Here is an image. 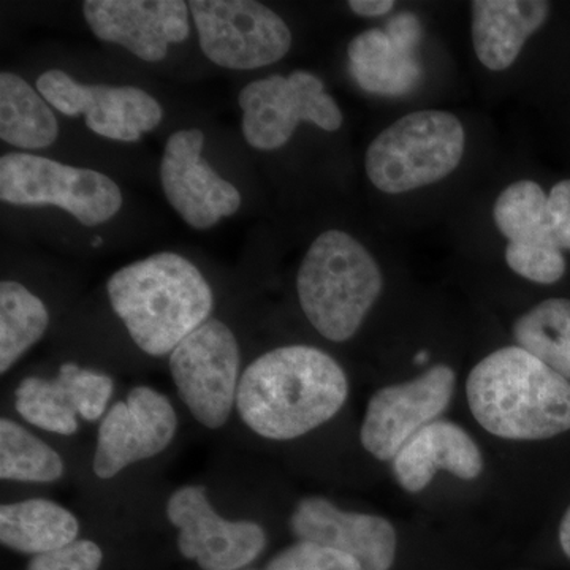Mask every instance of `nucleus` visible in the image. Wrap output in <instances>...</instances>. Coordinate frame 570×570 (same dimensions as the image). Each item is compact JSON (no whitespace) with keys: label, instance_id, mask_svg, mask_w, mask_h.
Segmentation results:
<instances>
[{"label":"nucleus","instance_id":"f257e3e1","mask_svg":"<svg viewBox=\"0 0 570 570\" xmlns=\"http://www.w3.org/2000/svg\"><path fill=\"white\" fill-rule=\"evenodd\" d=\"M347 396L346 371L332 355L294 344L265 352L247 365L236 412L257 436L292 441L336 417Z\"/></svg>","mask_w":570,"mask_h":570},{"label":"nucleus","instance_id":"f03ea898","mask_svg":"<svg viewBox=\"0 0 570 570\" xmlns=\"http://www.w3.org/2000/svg\"><path fill=\"white\" fill-rule=\"evenodd\" d=\"M108 299L135 346L159 358L212 318L214 294L183 255L157 253L122 266L107 283Z\"/></svg>","mask_w":570,"mask_h":570},{"label":"nucleus","instance_id":"7ed1b4c3","mask_svg":"<svg viewBox=\"0 0 570 570\" xmlns=\"http://www.w3.org/2000/svg\"><path fill=\"white\" fill-rule=\"evenodd\" d=\"M466 395L494 436L540 441L570 430V382L519 346L498 348L472 367Z\"/></svg>","mask_w":570,"mask_h":570},{"label":"nucleus","instance_id":"20e7f679","mask_svg":"<svg viewBox=\"0 0 570 570\" xmlns=\"http://www.w3.org/2000/svg\"><path fill=\"white\" fill-rule=\"evenodd\" d=\"M381 268L354 236L326 230L306 250L296 275L299 306L332 343L355 336L382 292Z\"/></svg>","mask_w":570,"mask_h":570},{"label":"nucleus","instance_id":"39448f33","mask_svg":"<svg viewBox=\"0 0 570 570\" xmlns=\"http://www.w3.org/2000/svg\"><path fill=\"white\" fill-rule=\"evenodd\" d=\"M466 134L448 111L403 116L379 134L367 148V178L385 194H404L442 181L463 159Z\"/></svg>","mask_w":570,"mask_h":570},{"label":"nucleus","instance_id":"423d86ee","mask_svg":"<svg viewBox=\"0 0 570 570\" xmlns=\"http://www.w3.org/2000/svg\"><path fill=\"white\" fill-rule=\"evenodd\" d=\"M0 198L14 206H56L85 227L108 223L124 204L110 176L29 153L0 159Z\"/></svg>","mask_w":570,"mask_h":570},{"label":"nucleus","instance_id":"0eeeda50","mask_svg":"<svg viewBox=\"0 0 570 570\" xmlns=\"http://www.w3.org/2000/svg\"><path fill=\"white\" fill-rule=\"evenodd\" d=\"M168 370L179 400L200 425H227L242 381V351L230 326L209 318L168 355Z\"/></svg>","mask_w":570,"mask_h":570},{"label":"nucleus","instance_id":"6e6552de","mask_svg":"<svg viewBox=\"0 0 570 570\" xmlns=\"http://www.w3.org/2000/svg\"><path fill=\"white\" fill-rule=\"evenodd\" d=\"M238 105L245 140L258 151L283 148L302 122L326 132H336L344 122L343 111L325 91L324 81L305 70L249 82L239 92Z\"/></svg>","mask_w":570,"mask_h":570},{"label":"nucleus","instance_id":"1a4fd4ad","mask_svg":"<svg viewBox=\"0 0 570 570\" xmlns=\"http://www.w3.org/2000/svg\"><path fill=\"white\" fill-rule=\"evenodd\" d=\"M190 17L206 58L230 70L273 66L292 48L287 22L254 0H193Z\"/></svg>","mask_w":570,"mask_h":570},{"label":"nucleus","instance_id":"9d476101","mask_svg":"<svg viewBox=\"0 0 570 570\" xmlns=\"http://www.w3.org/2000/svg\"><path fill=\"white\" fill-rule=\"evenodd\" d=\"M178 530V549L202 570H245L266 547V532L250 520H227L214 509L204 485H184L167 502Z\"/></svg>","mask_w":570,"mask_h":570},{"label":"nucleus","instance_id":"9b49d317","mask_svg":"<svg viewBox=\"0 0 570 570\" xmlns=\"http://www.w3.org/2000/svg\"><path fill=\"white\" fill-rule=\"evenodd\" d=\"M178 414L164 393L137 385L124 401H116L97 430L92 471L108 480L168 448L178 433Z\"/></svg>","mask_w":570,"mask_h":570},{"label":"nucleus","instance_id":"f8f14e48","mask_svg":"<svg viewBox=\"0 0 570 570\" xmlns=\"http://www.w3.org/2000/svg\"><path fill=\"white\" fill-rule=\"evenodd\" d=\"M37 91L62 115L85 116L86 126L108 140L134 142L163 122V105L135 86L82 85L66 71H45Z\"/></svg>","mask_w":570,"mask_h":570},{"label":"nucleus","instance_id":"ddd939ff","mask_svg":"<svg viewBox=\"0 0 570 570\" xmlns=\"http://www.w3.org/2000/svg\"><path fill=\"white\" fill-rule=\"evenodd\" d=\"M455 379L452 367L436 365L414 381L379 390L367 403L360 431L363 448L374 459L395 460L419 431L448 411Z\"/></svg>","mask_w":570,"mask_h":570},{"label":"nucleus","instance_id":"4468645a","mask_svg":"<svg viewBox=\"0 0 570 570\" xmlns=\"http://www.w3.org/2000/svg\"><path fill=\"white\" fill-rule=\"evenodd\" d=\"M204 146L202 130H178L168 137L159 167L165 198L195 230H208L224 217L234 216L243 202L235 184L206 163Z\"/></svg>","mask_w":570,"mask_h":570},{"label":"nucleus","instance_id":"2eb2a0df","mask_svg":"<svg viewBox=\"0 0 570 570\" xmlns=\"http://www.w3.org/2000/svg\"><path fill=\"white\" fill-rule=\"evenodd\" d=\"M82 14L97 39L146 62L164 61L170 45L190 32L189 3L183 0H86Z\"/></svg>","mask_w":570,"mask_h":570},{"label":"nucleus","instance_id":"dca6fc26","mask_svg":"<svg viewBox=\"0 0 570 570\" xmlns=\"http://www.w3.org/2000/svg\"><path fill=\"white\" fill-rule=\"evenodd\" d=\"M291 530L302 542L343 551L363 570H390L395 562L397 535L389 520L346 512L326 498L299 499L292 512Z\"/></svg>","mask_w":570,"mask_h":570},{"label":"nucleus","instance_id":"f3484780","mask_svg":"<svg viewBox=\"0 0 570 570\" xmlns=\"http://www.w3.org/2000/svg\"><path fill=\"white\" fill-rule=\"evenodd\" d=\"M422 22L414 13L396 14L385 29L358 33L347 47L348 73L370 94L400 97L414 91L422 80L417 58Z\"/></svg>","mask_w":570,"mask_h":570},{"label":"nucleus","instance_id":"a211bd4d","mask_svg":"<svg viewBox=\"0 0 570 570\" xmlns=\"http://www.w3.org/2000/svg\"><path fill=\"white\" fill-rule=\"evenodd\" d=\"M438 471L461 480L478 479L483 471L482 452L463 428L436 420L419 431L393 460L397 483L407 493H420Z\"/></svg>","mask_w":570,"mask_h":570},{"label":"nucleus","instance_id":"6ab92c4d","mask_svg":"<svg viewBox=\"0 0 570 570\" xmlns=\"http://www.w3.org/2000/svg\"><path fill=\"white\" fill-rule=\"evenodd\" d=\"M471 7L475 56L493 71L509 69L550 14L543 0H474Z\"/></svg>","mask_w":570,"mask_h":570},{"label":"nucleus","instance_id":"aec40b11","mask_svg":"<svg viewBox=\"0 0 570 570\" xmlns=\"http://www.w3.org/2000/svg\"><path fill=\"white\" fill-rule=\"evenodd\" d=\"M78 534L77 515L51 499H24L0 508V542L17 553H50L73 543Z\"/></svg>","mask_w":570,"mask_h":570},{"label":"nucleus","instance_id":"412c9836","mask_svg":"<svg viewBox=\"0 0 570 570\" xmlns=\"http://www.w3.org/2000/svg\"><path fill=\"white\" fill-rule=\"evenodd\" d=\"M59 122L51 105L20 75L0 73V138L24 151L50 148Z\"/></svg>","mask_w":570,"mask_h":570},{"label":"nucleus","instance_id":"4be33fe9","mask_svg":"<svg viewBox=\"0 0 570 570\" xmlns=\"http://www.w3.org/2000/svg\"><path fill=\"white\" fill-rule=\"evenodd\" d=\"M50 311L17 281L0 284V373L7 374L47 333Z\"/></svg>","mask_w":570,"mask_h":570},{"label":"nucleus","instance_id":"5701e85b","mask_svg":"<svg viewBox=\"0 0 570 570\" xmlns=\"http://www.w3.org/2000/svg\"><path fill=\"white\" fill-rule=\"evenodd\" d=\"M517 346L570 382V299L550 298L517 318Z\"/></svg>","mask_w":570,"mask_h":570},{"label":"nucleus","instance_id":"b1692460","mask_svg":"<svg viewBox=\"0 0 570 570\" xmlns=\"http://www.w3.org/2000/svg\"><path fill=\"white\" fill-rule=\"evenodd\" d=\"M66 474L58 450L13 419H0V479L21 483H55Z\"/></svg>","mask_w":570,"mask_h":570},{"label":"nucleus","instance_id":"393cba45","mask_svg":"<svg viewBox=\"0 0 570 570\" xmlns=\"http://www.w3.org/2000/svg\"><path fill=\"white\" fill-rule=\"evenodd\" d=\"M493 217L509 243H543L560 247L549 219V195L538 183L524 179L510 184L499 195Z\"/></svg>","mask_w":570,"mask_h":570},{"label":"nucleus","instance_id":"a878e982","mask_svg":"<svg viewBox=\"0 0 570 570\" xmlns=\"http://www.w3.org/2000/svg\"><path fill=\"white\" fill-rule=\"evenodd\" d=\"M14 411L29 425L59 436H73L80 430V417L56 377L22 379L14 389Z\"/></svg>","mask_w":570,"mask_h":570},{"label":"nucleus","instance_id":"bb28decb","mask_svg":"<svg viewBox=\"0 0 570 570\" xmlns=\"http://www.w3.org/2000/svg\"><path fill=\"white\" fill-rule=\"evenodd\" d=\"M55 377L62 385L78 417L89 423L100 422L105 417L115 393V382L108 374L67 362L59 367Z\"/></svg>","mask_w":570,"mask_h":570},{"label":"nucleus","instance_id":"cd10ccee","mask_svg":"<svg viewBox=\"0 0 570 570\" xmlns=\"http://www.w3.org/2000/svg\"><path fill=\"white\" fill-rule=\"evenodd\" d=\"M505 262L513 273L535 284H554L564 276L562 249L543 243H509Z\"/></svg>","mask_w":570,"mask_h":570},{"label":"nucleus","instance_id":"c85d7f7f","mask_svg":"<svg viewBox=\"0 0 570 570\" xmlns=\"http://www.w3.org/2000/svg\"><path fill=\"white\" fill-rule=\"evenodd\" d=\"M102 562L99 543L78 539L63 549L32 557L26 570H99Z\"/></svg>","mask_w":570,"mask_h":570},{"label":"nucleus","instance_id":"c756f323","mask_svg":"<svg viewBox=\"0 0 570 570\" xmlns=\"http://www.w3.org/2000/svg\"><path fill=\"white\" fill-rule=\"evenodd\" d=\"M288 549L309 570H363L358 561L343 551L317 546V543L296 540V543Z\"/></svg>","mask_w":570,"mask_h":570},{"label":"nucleus","instance_id":"7c9ffc66","mask_svg":"<svg viewBox=\"0 0 570 570\" xmlns=\"http://www.w3.org/2000/svg\"><path fill=\"white\" fill-rule=\"evenodd\" d=\"M549 219L554 239L562 250H570V179L551 187L549 194Z\"/></svg>","mask_w":570,"mask_h":570},{"label":"nucleus","instance_id":"2f4dec72","mask_svg":"<svg viewBox=\"0 0 570 570\" xmlns=\"http://www.w3.org/2000/svg\"><path fill=\"white\" fill-rule=\"evenodd\" d=\"M348 7L358 17L377 18L389 14L395 7V2L393 0H351Z\"/></svg>","mask_w":570,"mask_h":570},{"label":"nucleus","instance_id":"473e14b6","mask_svg":"<svg viewBox=\"0 0 570 570\" xmlns=\"http://www.w3.org/2000/svg\"><path fill=\"white\" fill-rule=\"evenodd\" d=\"M265 570H309L298 558L292 553V550L279 551L272 561L268 562Z\"/></svg>","mask_w":570,"mask_h":570},{"label":"nucleus","instance_id":"72a5a7b5","mask_svg":"<svg viewBox=\"0 0 570 570\" xmlns=\"http://www.w3.org/2000/svg\"><path fill=\"white\" fill-rule=\"evenodd\" d=\"M560 543L561 549L564 551L566 557L570 560V508L562 517L560 524Z\"/></svg>","mask_w":570,"mask_h":570},{"label":"nucleus","instance_id":"f704fd0d","mask_svg":"<svg viewBox=\"0 0 570 570\" xmlns=\"http://www.w3.org/2000/svg\"><path fill=\"white\" fill-rule=\"evenodd\" d=\"M415 360H417V362H419V363L426 362V360H428V354H426V352H422V354H419V355H417V358H415Z\"/></svg>","mask_w":570,"mask_h":570},{"label":"nucleus","instance_id":"c9c22d12","mask_svg":"<svg viewBox=\"0 0 570 570\" xmlns=\"http://www.w3.org/2000/svg\"><path fill=\"white\" fill-rule=\"evenodd\" d=\"M245 570H249V569H245Z\"/></svg>","mask_w":570,"mask_h":570}]
</instances>
